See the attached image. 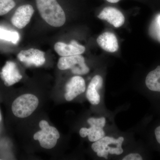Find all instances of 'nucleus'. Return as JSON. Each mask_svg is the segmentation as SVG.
<instances>
[{
	"mask_svg": "<svg viewBox=\"0 0 160 160\" xmlns=\"http://www.w3.org/2000/svg\"><path fill=\"white\" fill-rule=\"evenodd\" d=\"M41 17L49 25L60 27L66 22L65 12L57 0H36Z\"/></svg>",
	"mask_w": 160,
	"mask_h": 160,
	"instance_id": "nucleus-1",
	"label": "nucleus"
},
{
	"mask_svg": "<svg viewBox=\"0 0 160 160\" xmlns=\"http://www.w3.org/2000/svg\"><path fill=\"white\" fill-rule=\"evenodd\" d=\"M39 100L34 95L26 93L15 98L10 105V110L15 117L24 118L31 115L37 108Z\"/></svg>",
	"mask_w": 160,
	"mask_h": 160,
	"instance_id": "nucleus-2",
	"label": "nucleus"
},
{
	"mask_svg": "<svg viewBox=\"0 0 160 160\" xmlns=\"http://www.w3.org/2000/svg\"><path fill=\"white\" fill-rule=\"evenodd\" d=\"M124 141V138L122 137L115 139L110 137L105 136L93 143L92 145V149L95 152H97L98 156L107 159L109 153L120 155L123 153L122 143L109 146L112 144L123 142Z\"/></svg>",
	"mask_w": 160,
	"mask_h": 160,
	"instance_id": "nucleus-3",
	"label": "nucleus"
},
{
	"mask_svg": "<svg viewBox=\"0 0 160 160\" xmlns=\"http://www.w3.org/2000/svg\"><path fill=\"white\" fill-rule=\"evenodd\" d=\"M39 125L41 130L35 133L33 135L34 139L38 141L40 146L44 149L54 148L60 137L58 129L50 126L46 120L40 121Z\"/></svg>",
	"mask_w": 160,
	"mask_h": 160,
	"instance_id": "nucleus-4",
	"label": "nucleus"
},
{
	"mask_svg": "<svg viewBox=\"0 0 160 160\" xmlns=\"http://www.w3.org/2000/svg\"><path fill=\"white\" fill-rule=\"evenodd\" d=\"M58 67L60 70L71 69L72 73L78 75L87 74L89 71L85 58L81 55L62 57L58 62Z\"/></svg>",
	"mask_w": 160,
	"mask_h": 160,
	"instance_id": "nucleus-5",
	"label": "nucleus"
},
{
	"mask_svg": "<svg viewBox=\"0 0 160 160\" xmlns=\"http://www.w3.org/2000/svg\"><path fill=\"white\" fill-rule=\"evenodd\" d=\"M87 122L90 127L80 129L79 134L82 138L88 136L90 142H95L105 136V132L103 130L106 122L105 118H89Z\"/></svg>",
	"mask_w": 160,
	"mask_h": 160,
	"instance_id": "nucleus-6",
	"label": "nucleus"
},
{
	"mask_svg": "<svg viewBox=\"0 0 160 160\" xmlns=\"http://www.w3.org/2000/svg\"><path fill=\"white\" fill-rule=\"evenodd\" d=\"M17 58L20 62L28 67H40L46 62L45 52L33 48L20 52Z\"/></svg>",
	"mask_w": 160,
	"mask_h": 160,
	"instance_id": "nucleus-7",
	"label": "nucleus"
},
{
	"mask_svg": "<svg viewBox=\"0 0 160 160\" xmlns=\"http://www.w3.org/2000/svg\"><path fill=\"white\" fill-rule=\"evenodd\" d=\"M0 78L6 87H10L19 82L22 78L16 64L12 61L6 62L0 72Z\"/></svg>",
	"mask_w": 160,
	"mask_h": 160,
	"instance_id": "nucleus-8",
	"label": "nucleus"
},
{
	"mask_svg": "<svg viewBox=\"0 0 160 160\" xmlns=\"http://www.w3.org/2000/svg\"><path fill=\"white\" fill-rule=\"evenodd\" d=\"M34 12V9L31 5L20 6L12 16L11 22L18 29H23L29 24Z\"/></svg>",
	"mask_w": 160,
	"mask_h": 160,
	"instance_id": "nucleus-9",
	"label": "nucleus"
},
{
	"mask_svg": "<svg viewBox=\"0 0 160 160\" xmlns=\"http://www.w3.org/2000/svg\"><path fill=\"white\" fill-rule=\"evenodd\" d=\"M86 89V83L83 78L79 76L73 77L66 83L65 99L68 102L72 101L83 93Z\"/></svg>",
	"mask_w": 160,
	"mask_h": 160,
	"instance_id": "nucleus-10",
	"label": "nucleus"
},
{
	"mask_svg": "<svg viewBox=\"0 0 160 160\" xmlns=\"http://www.w3.org/2000/svg\"><path fill=\"white\" fill-rule=\"evenodd\" d=\"M54 50L61 57H68L82 54L86 48L80 45L75 40L72 41L69 44L58 42L55 44Z\"/></svg>",
	"mask_w": 160,
	"mask_h": 160,
	"instance_id": "nucleus-11",
	"label": "nucleus"
},
{
	"mask_svg": "<svg viewBox=\"0 0 160 160\" xmlns=\"http://www.w3.org/2000/svg\"><path fill=\"white\" fill-rule=\"evenodd\" d=\"M98 17L100 19L106 20L116 28L122 26L125 21L123 13L118 9L112 7L104 8Z\"/></svg>",
	"mask_w": 160,
	"mask_h": 160,
	"instance_id": "nucleus-12",
	"label": "nucleus"
},
{
	"mask_svg": "<svg viewBox=\"0 0 160 160\" xmlns=\"http://www.w3.org/2000/svg\"><path fill=\"white\" fill-rule=\"evenodd\" d=\"M103 83L102 78L99 75L95 76L89 83L86 92V97L92 105L99 104L101 98L98 91L102 88Z\"/></svg>",
	"mask_w": 160,
	"mask_h": 160,
	"instance_id": "nucleus-13",
	"label": "nucleus"
},
{
	"mask_svg": "<svg viewBox=\"0 0 160 160\" xmlns=\"http://www.w3.org/2000/svg\"><path fill=\"white\" fill-rule=\"evenodd\" d=\"M145 85L149 92L159 97L160 99V65L148 72Z\"/></svg>",
	"mask_w": 160,
	"mask_h": 160,
	"instance_id": "nucleus-14",
	"label": "nucleus"
},
{
	"mask_svg": "<svg viewBox=\"0 0 160 160\" xmlns=\"http://www.w3.org/2000/svg\"><path fill=\"white\" fill-rule=\"evenodd\" d=\"M97 42L102 49L108 52H115L118 49L117 38L112 32H107L100 35Z\"/></svg>",
	"mask_w": 160,
	"mask_h": 160,
	"instance_id": "nucleus-15",
	"label": "nucleus"
},
{
	"mask_svg": "<svg viewBox=\"0 0 160 160\" xmlns=\"http://www.w3.org/2000/svg\"><path fill=\"white\" fill-rule=\"evenodd\" d=\"M20 36L17 32L12 31L0 28V39L11 42L14 44L18 42Z\"/></svg>",
	"mask_w": 160,
	"mask_h": 160,
	"instance_id": "nucleus-16",
	"label": "nucleus"
},
{
	"mask_svg": "<svg viewBox=\"0 0 160 160\" xmlns=\"http://www.w3.org/2000/svg\"><path fill=\"white\" fill-rule=\"evenodd\" d=\"M15 6L14 0H0V16L7 14Z\"/></svg>",
	"mask_w": 160,
	"mask_h": 160,
	"instance_id": "nucleus-17",
	"label": "nucleus"
},
{
	"mask_svg": "<svg viewBox=\"0 0 160 160\" xmlns=\"http://www.w3.org/2000/svg\"><path fill=\"white\" fill-rule=\"evenodd\" d=\"M153 138L157 145L160 147V123L155 127L153 131Z\"/></svg>",
	"mask_w": 160,
	"mask_h": 160,
	"instance_id": "nucleus-18",
	"label": "nucleus"
},
{
	"mask_svg": "<svg viewBox=\"0 0 160 160\" xmlns=\"http://www.w3.org/2000/svg\"><path fill=\"white\" fill-rule=\"evenodd\" d=\"M154 30L156 32V33L158 39L160 41V14L158 15L156 18L153 23Z\"/></svg>",
	"mask_w": 160,
	"mask_h": 160,
	"instance_id": "nucleus-19",
	"label": "nucleus"
},
{
	"mask_svg": "<svg viewBox=\"0 0 160 160\" xmlns=\"http://www.w3.org/2000/svg\"><path fill=\"white\" fill-rule=\"evenodd\" d=\"M143 159L142 155L138 153H130L122 159L123 160H142Z\"/></svg>",
	"mask_w": 160,
	"mask_h": 160,
	"instance_id": "nucleus-20",
	"label": "nucleus"
},
{
	"mask_svg": "<svg viewBox=\"0 0 160 160\" xmlns=\"http://www.w3.org/2000/svg\"><path fill=\"white\" fill-rule=\"evenodd\" d=\"M107 2L111 3H116L119 2L120 0H106Z\"/></svg>",
	"mask_w": 160,
	"mask_h": 160,
	"instance_id": "nucleus-21",
	"label": "nucleus"
},
{
	"mask_svg": "<svg viewBox=\"0 0 160 160\" xmlns=\"http://www.w3.org/2000/svg\"><path fill=\"white\" fill-rule=\"evenodd\" d=\"M2 111H1V108H0V125H1V124L2 123Z\"/></svg>",
	"mask_w": 160,
	"mask_h": 160,
	"instance_id": "nucleus-22",
	"label": "nucleus"
},
{
	"mask_svg": "<svg viewBox=\"0 0 160 160\" xmlns=\"http://www.w3.org/2000/svg\"><path fill=\"white\" fill-rule=\"evenodd\" d=\"M2 98L3 99V98H2V93H1V89H0V101H2Z\"/></svg>",
	"mask_w": 160,
	"mask_h": 160,
	"instance_id": "nucleus-23",
	"label": "nucleus"
}]
</instances>
